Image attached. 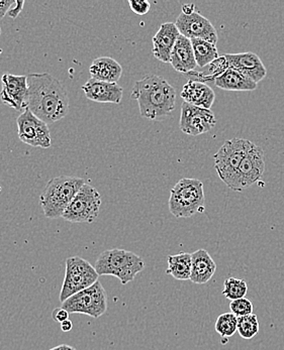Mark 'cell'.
<instances>
[{
  "mask_svg": "<svg viewBox=\"0 0 284 350\" xmlns=\"http://www.w3.org/2000/svg\"><path fill=\"white\" fill-rule=\"evenodd\" d=\"M25 108L47 124L59 122L69 112L67 89L51 74H29Z\"/></svg>",
  "mask_w": 284,
  "mask_h": 350,
  "instance_id": "cell-1",
  "label": "cell"
},
{
  "mask_svg": "<svg viewBox=\"0 0 284 350\" xmlns=\"http://www.w3.org/2000/svg\"><path fill=\"white\" fill-rule=\"evenodd\" d=\"M131 98L139 104L142 118L163 120L175 109L176 91L164 78L148 75L135 83Z\"/></svg>",
  "mask_w": 284,
  "mask_h": 350,
  "instance_id": "cell-2",
  "label": "cell"
},
{
  "mask_svg": "<svg viewBox=\"0 0 284 350\" xmlns=\"http://www.w3.org/2000/svg\"><path fill=\"white\" fill-rule=\"evenodd\" d=\"M86 184L81 178L71 176H60L50 180L40 197L44 216L50 219L63 217L78 191Z\"/></svg>",
  "mask_w": 284,
  "mask_h": 350,
  "instance_id": "cell-3",
  "label": "cell"
},
{
  "mask_svg": "<svg viewBox=\"0 0 284 350\" xmlns=\"http://www.w3.org/2000/svg\"><path fill=\"white\" fill-rule=\"evenodd\" d=\"M94 268L99 275H112L118 278L122 285H127L144 271L145 262L133 252L114 248L99 254Z\"/></svg>",
  "mask_w": 284,
  "mask_h": 350,
  "instance_id": "cell-4",
  "label": "cell"
},
{
  "mask_svg": "<svg viewBox=\"0 0 284 350\" xmlns=\"http://www.w3.org/2000/svg\"><path fill=\"white\" fill-rule=\"evenodd\" d=\"M169 211L176 218H190L203 213L205 208L203 182L183 178L170 191Z\"/></svg>",
  "mask_w": 284,
  "mask_h": 350,
  "instance_id": "cell-5",
  "label": "cell"
},
{
  "mask_svg": "<svg viewBox=\"0 0 284 350\" xmlns=\"http://www.w3.org/2000/svg\"><path fill=\"white\" fill-rule=\"evenodd\" d=\"M254 146L255 144L248 139L234 137L224 142L214 156L216 171L227 186L230 187L233 183L242 161Z\"/></svg>",
  "mask_w": 284,
  "mask_h": 350,
  "instance_id": "cell-6",
  "label": "cell"
},
{
  "mask_svg": "<svg viewBox=\"0 0 284 350\" xmlns=\"http://www.w3.org/2000/svg\"><path fill=\"white\" fill-rule=\"evenodd\" d=\"M99 275L92 265L80 256H72L66 260L64 281L61 288L60 301L68 298L94 285Z\"/></svg>",
  "mask_w": 284,
  "mask_h": 350,
  "instance_id": "cell-7",
  "label": "cell"
},
{
  "mask_svg": "<svg viewBox=\"0 0 284 350\" xmlns=\"http://www.w3.org/2000/svg\"><path fill=\"white\" fill-rule=\"evenodd\" d=\"M62 308L69 313L84 314L92 318H99L107 310V295L101 282L97 281L62 303Z\"/></svg>",
  "mask_w": 284,
  "mask_h": 350,
  "instance_id": "cell-8",
  "label": "cell"
},
{
  "mask_svg": "<svg viewBox=\"0 0 284 350\" xmlns=\"http://www.w3.org/2000/svg\"><path fill=\"white\" fill-rule=\"evenodd\" d=\"M101 197L94 187L86 184L74 197L63 214L72 224H92L101 212Z\"/></svg>",
  "mask_w": 284,
  "mask_h": 350,
  "instance_id": "cell-9",
  "label": "cell"
},
{
  "mask_svg": "<svg viewBox=\"0 0 284 350\" xmlns=\"http://www.w3.org/2000/svg\"><path fill=\"white\" fill-rule=\"evenodd\" d=\"M265 171V154L262 148L254 146L242 161L235 176L234 181L229 188L236 192H242L261 179Z\"/></svg>",
  "mask_w": 284,
  "mask_h": 350,
  "instance_id": "cell-10",
  "label": "cell"
},
{
  "mask_svg": "<svg viewBox=\"0 0 284 350\" xmlns=\"http://www.w3.org/2000/svg\"><path fill=\"white\" fill-rule=\"evenodd\" d=\"M18 137L23 144L35 148H49L52 144L48 124L25 108L18 116Z\"/></svg>",
  "mask_w": 284,
  "mask_h": 350,
  "instance_id": "cell-11",
  "label": "cell"
},
{
  "mask_svg": "<svg viewBox=\"0 0 284 350\" xmlns=\"http://www.w3.org/2000/svg\"><path fill=\"white\" fill-rule=\"evenodd\" d=\"M217 124L215 114L209 109L183 103L181 105L179 127L182 133L192 137L209 133Z\"/></svg>",
  "mask_w": 284,
  "mask_h": 350,
  "instance_id": "cell-12",
  "label": "cell"
},
{
  "mask_svg": "<svg viewBox=\"0 0 284 350\" xmlns=\"http://www.w3.org/2000/svg\"><path fill=\"white\" fill-rule=\"evenodd\" d=\"M176 27L179 29L180 35L190 40H203L217 44L218 31L213 23L207 18L201 16L198 12H194L190 16L180 14L175 21Z\"/></svg>",
  "mask_w": 284,
  "mask_h": 350,
  "instance_id": "cell-13",
  "label": "cell"
},
{
  "mask_svg": "<svg viewBox=\"0 0 284 350\" xmlns=\"http://www.w3.org/2000/svg\"><path fill=\"white\" fill-rule=\"evenodd\" d=\"M2 90L0 98L8 107L16 110H25L27 96V76L2 75Z\"/></svg>",
  "mask_w": 284,
  "mask_h": 350,
  "instance_id": "cell-14",
  "label": "cell"
},
{
  "mask_svg": "<svg viewBox=\"0 0 284 350\" xmlns=\"http://www.w3.org/2000/svg\"><path fill=\"white\" fill-rule=\"evenodd\" d=\"M224 57L229 67L234 68L237 71L240 72L246 77L257 84L266 77V68H265L261 59L255 53L227 54L224 55Z\"/></svg>",
  "mask_w": 284,
  "mask_h": 350,
  "instance_id": "cell-15",
  "label": "cell"
},
{
  "mask_svg": "<svg viewBox=\"0 0 284 350\" xmlns=\"http://www.w3.org/2000/svg\"><path fill=\"white\" fill-rule=\"evenodd\" d=\"M81 89L89 100L99 103L120 104L124 94V89L118 83L99 81L92 78Z\"/></svg>",
  "mask_w": 284,
  "mask_h": 350,
  "instance_id": "cell-16",
  "label": "cell"
},
{
  "mask_svg": "<svg viewBox=\"0 0 284 350\" xmlns=\"http://www.w3.org/2000/svg\"><path fill=\"white\" fill-rule=\"evenodd\" d=\"M179 36V29L175 23H162L153 38L155 58L163 63H170L171 53Z\"/></svg>",
  "mask_w": 284,
  "mask_h": 350,
  "instance_id": "cell-17",
  "label": "cell"
},
{
  "mask_svg": "<svg viewBox=\"0 0 284 350\" xmlns=\"http://www.w3.org/2000/svg\"><path fill=\"white\" fill-rule=\"evenodd\" d=\"M181 97L184 103L211 110L215 103L216 94L213 89L205 82L190 80L182 89Z\"/></svg>",
  "mask_w": 284,
  "mask_h": 350,
  "instance_id": "cell-18",
  "label": "cell"
},
{
  "mask_svg": "<svg viewBox=\"0 0 284 350\" xmlns=\"http://www.w3.org/2000/svg\"><path fill=\"white\" fill-rule=\"evenodd\" d=\"M170 64L173 69L182 74L190 73L196 68L192 41L184 36L180 35L176 42L171 53Z\"/></svg>",
  "mask_w": 284,
  "mask_h": 350,
  "instance_id": "cell-19",
  "label": "cell"
},
{
  "mask_svg": "<svg viewBox=\"0 0 284 350\" xmlns=\"http://www.w3.org/2000/svg\"><path fill=\"white\" fill-rule=\"evenodd\" d=\"M217 271L216 264L211 254L205 250H198L192 254V275L190 281L196 285L209 283Z\"/></svg>",
  "mask_w": 284,
  "mask_h": 350,
  "instance_id": "cell-20",
  "label": "cell"
},
{
  "mask_svg": "<svg viewBox=\"0 0 284 350\" xmlns=\"http://www.w3.org/2000/svg\"><path fill=\"white\" fill-rule=\"evenodd\" d=\"M91 78L99 81L118 83L122 77V68L120 64L110 57L95 59L89 68Z\"/></svg>",
  "mask_w": 284,
  "mask_h": 350,
  "instance_id": "cell-21",
  "label": "cell"
},
{
  "mask_svg": "<svg viewBox=\"0 0 284 350\" xmlns=\"http://www.w3.org/2000/svg\"><path fill=\"white\" fill-rule=\"evenodd\" d=\"M215 84L218 88L227 91H254L257 88V83L231 67L215 78Z\"/></svg>",
  "mask_w": 284,
  "mask_h": 350,
  "instance_id": "cell-22",
  "label": "cell"
},
{
  "mask_svg": "<svg viewBox=\"0 0 284 350\" xmlns=\"http://www.w3.org/2000/svg\"><path fill=\"white\" fill-rule=\"evenodd\" d=\"M168 268L166 273L178 281H188L192 275V254L180 252L167 258Z\"/></svg>",
  "mask_w": 284,
  "mask_h": 350,
  "instance_id": "cell-23",
  "label": "cell"
},
{
  "mask_svg": "<svg viewBox=\"0 0 284 350\" xmlns=\"http://www.w3.org/2000/svg\"><path fill=\"white\" fill-rule=\"evenodd\" d=\"M194 48V57L198 67L211 65L220 58L217 44L203 40H190Z\"/></svg>",
  "mask_w": 284,
  "mask_h": 350,
  "instance_id": "cell-24",
  "label": "cell"
},
{
  "mask_svg": "<svg viewBox=\"0 0 284 350\" xmlns=\"http://www.w3.org/2000/svg\"><path fill=\"white\" fill-rule=\"evenodd\" d=\"M215 327L222 338V343H227L228 338L232 337L238 331V317L232 312L220 314L216 322Z\"/></svg>",
  "mask_w": 284,
  "mask_h": 350,
  "instance_id": "cell-25",
  "label": "cell"
},
{
  "mask_svg": "<svg viewBox=\"0 0 284 350\" xmlns=\"http://www.w3.org/2000/svg\"><path fill=\"white\" fill-rule=\"evenodd\" d=\"M248 292V286L246 281L237 278H228L224 282L222 295L229 300L234 301L245 298Z\"/></svg>",
  "mask_w": 284,
  "mask_h": 350,
  "instance_id": "cell-26",
  "label": "cell"
},
{
  "mask_svg": "<svg viewBox=\"0 0 284 350\" xmlns=\"http://www.w3.org/2000/svg\"><path fill=\"white\" fill-rule=\"evenodd\" d=\"M259 332V321L255 314L238 317V333L243 339H252Z\"/></svg>",
  "mask_w": 284,
  "mask_h": 350,
  "instance_id": "cell-27",
  "label": "cell"
},
{
  "mask_svg": "<svg viewBox=\"0 0 284 350\" xmlns=\"http://www.w3.org/2000/svg\"><path fill=\"white\" fill-rule=\"evenodd\" d=\"M230 309L237 317L251 315L253 314V304L249 299L242 298L238 300L231 301Z\"/></svg>",
  "mask_w": 284,
  "mask_h": 350,
  "instance_id": "cell-28",
  "label": "cell"
},
{
  "mask_svg": "<svg viewBox=\"0 0 284 350\" xmlns=\"http://www.w3.org/2000/svg\"><path fill=\"white\" fill-rule=\"evenodd\" d=\"M129 4L131 12L140 16L147 14L151 8V4L147 0H130Z\"/></svg>",
  "mask_w": 284,
  "mask_h": 350,
  "instance_id": "cell-29",
  "label": "cell"
},
{
  "mask_svg": "<svg viewBox=\"0 0 284 350\" xmlns=\"http://www.w3.org/2000/svg\"><path fill=\"white\" fill-rule=\"evenodd\" d=\"M23 5H25V1H23V0H16L14 5L10 8V12H8V16L12 18H18L21 12H22Z\"/></svg>",
  "mask_w": 284,
  "mask_h": 350,
  "instance_id": "cell-30",
  "label": "cell"
},
{
  "mask_svg": "<svg viewBox=\"0 0 284 350\" xmlns=\"http://www.w3.org/2000/svg\"><path fill=\"white\" fill-rule=\"evenodd\" d=\"M69 312L66 311L65 309H55L54 312H53V319L55 321L59 322V323H62L66 320H69Z\"/></svg>",
  "mask_w": 284,
  "mask_h": 350,
  "instance_id": "cell-31",
  "label": "cell"
},
{
  "mask_svg": "<svg viewBox=\"0 0 284 350\" xmlns=\"http://www.w3.org/2000/svg\"><path fill=\"white\" fill-rule=\"evenodd\" d=\"M16 0H6V1H0V21L8 14L12 6L14 5Z\"/></svg>",
  "mask_w": 284,
  "mask_h": 350,
  "instance_id": "cell-32",
  "label": "cell"
},
{
  "mask_svg": "<svg viewBox=\"0 0 284 350\" xmlns=\"http://www.w3.org/2000/svg\"><path fill=\"white\" fill-rule=\"evenodd\" d=\"M194 8H196V5H194V3L184 4V5L182 6L181 14H185V16H190V14H194V12H196Z\"/></svg>",
  "mask_w": 284,
  "mask_h": 350,
  "instance_id": "cell-33",
  "label": "cell"
},
{
  "mask_svg": "<svg viewBox=\"0 0 284 350\" xmlns=\"http://www.w3.org/2000/svg\"><path fill=\"white\" fill-rule=\"evenodd\" d=\"M72 328H73V324H72L70 320H66V321L61 323V329L64 331V332H69V331H71Z\"/></svg>",
  "mask_w": 284,
  "mask_h": 350,
  "instance_id": "cell-34",
  "label": "cell"
},
{
  "mask_svg": "<svg viewBox=\"0 0 284 350\" xmlns=\"http://www.w3.org/2000/svg\"><path fill=\"white\" fill-rule=\"evenodd\" d=\"M48 350H76L74 347H70V345H58V347H53V349Z\"/></svg>",
  "mask_w": 284,
  "mask_h": 350,
  "instance_id": "cell-35",
  "label": "cell"
},
{
  "mask_svg": "<svg viewBox=\"0 0 284 350\" xmlns=\"http://www.w3.org/2000/svg\"><path fill=\"white\" fill-rule=\"evenodd\" d=\"M0 35H1V27H0Z\"/></svg>",
  "mask_w": 284,
  "mask_h": 350,
  "instance_id": "cell-36",
  "label": "cell"
}]
</instances>
